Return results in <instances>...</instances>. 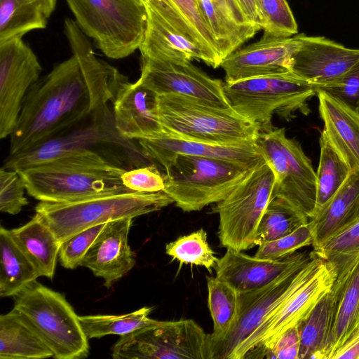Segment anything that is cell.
<instances>
[{"label": "cell", "instance_id": "obj_1", "mask_svg": "<svg viewBox=\"0 0 359 359\" xmlns=\"http://www.w3.org/2000/svg\"><path fill=\"white\" fill-rule=\"evenodd\" d=\"M64 33L72 55L29 89L10 135L9 155L65 133L88 116H109L107 104L127 79L96 57L92 41L74 20L65 19Z\"/></svg>", "mask_w": 359, "mask_h": 359}, {"label": "cell", "instance_id": "obj_2", "mask_svg": "<svg viewBox=\"0 0 359 359\" xmlns=\"http://www.w3.org/2000/svg\"><path fill=\"white\" fill-rule=\"evenodd\" d=\"M125 170L88 149L17 172L29 195L39 201L60 203L134 191L122 182Z\"/></svg>", "mask_w": 359, "mask_h": 359}, {"label": "cell", "instance_id": "obj_3", "mask_svg": "<svg viewBox=\"0 0 359 359\" xmlns=\"http://www.w3.org/2000/svg\"><path fill=\"white\" fill-rule=\"evenodd\" d=\"M163 191L106 194L71 202L40 201L37 213L60 243L89 227L158 211L173 203Z\"/></svg>", "mask_w": 359, "mask_h": 359}, {"label": "cell", "instance_id": "obj_4", "mask_svg": "<svg viewBox=\"0 0 359 359\" xmlns=\"http://www.w3.org/2000/svg\"><path fill=\"white\" fill-rule=\"evenodd\" d=\"M255 167L226 159L175 156L163 168L165 192L184 212L225 198Z\"/></svg>", "mask_w": 359, "mask_h": 359}, {"label": "cell", "instance_id": "obj_5", "mask_svg": "<svg viewBox=\"0 0 359 359\" xmlns=\"http://www.w3.org/2000/svg\"><path fill=\"white\" fill-rule=\"evenodd\" d=\"M164 133L188 140L237 144L256 141L259 127L234 109L175 94L159 95Z\"/></svg>", "mask_w": 359, "mask_h": 359}, {"label": "cell", "instance_id": "obj_6", "mask_svg": "<svg viewBox=\"0 0 359 359\" xmlns=\"http://www.w3.org/2000/svg\"><path fill=\"white\" fill-rule=\"evenodd\" d=\"M79 29L105 56L126 58L139 50L147 14L135 0H66Z\"/></svg>", "mask_w": 359, "mask_h": 359}, {"label": "cell", "instance_id": "obj_7", "mask_svg": "<svg viewBox=\"0 0 359 359\" xmlns=\"http://www.w3.org/2000/svg\"><path fill=\"white\" fill-rule=\"evenodd\" d=\"M13 309L39 334L57 359L88 356L79 316L65 296L36 280L14 297Z\"/></svg>", "mask_w": 359, "mask_h": 359}, {"label": "cell", "instance_id": "obj_8", "mask_svg": "<svg viewBox=\"0 0 359 359\" xmlns=\"http://www.w3.org/2000/svg\"><path fill=\"white\" fill-rule=\"evenodd\" d=\"M224 90L231 107L257 124L260 131L273 128L274 114L287 121L296 111L308 115L307 102L316 95L313 85L292 72L225 82Z\"/></svg>", "mask_w": 359, "mask_h": 359}, {"label": "cell", "instance_id": "obj_9", "mask_svg": "<svg viewBox=\"0 0 359 359\" xmlns=\"http://www.w3.org/2000/svg\"><path fill=\"white\" fill-rule=\"evenodd\" d=\"M275 175L266 160L255 166L223 200L216 203L218 237L226 248H252L260 219L269 203Z\"/></svg>", "mask_w": 359, "mask_h": 359}, {"label": "cell", "instance_id": "obj_10", "mask_svg": "<svg viewBox=\"0 0 359 359\" xmlns=\"http://www.w3.org/2000/svg\"><path fill=\"white\" fill-rule=\"evenodd\" d=\"M114 359H212L210 334L194 320L161 321L120 336Z\"/></svg>", "mask_w": 359, "mask_h": 359}, {"label": "cell", "instance_id": "obj_11", "mask_svg": "<svg viewBox=\"0 0 359 359\" xmlns=\"http://www.w3.org/2000/svg\"><path fill=\"white\" fill-rule=\"evenodd\" d=\"M256 143L275 175L272 197L285 199L309 220L316 201V173L301 144L285 128L260 131Z\"/></svg>", "mask_w": 359, "mask_h": 359}, {"label": "cell", "instance_id": "obj_12", "mask_svg": "<svg viewBox=\"0 0 359 359\" xmlns=\"http://www.w3.org/2000/svg\"><path fill=\"white\" fill-rule=\"evenodd\" d=\"M324 259L314 252L313 257L299 269L261 288L239 293L237 321L223 340L211 345L212 359H231L241 344L293 292L314 275Z\"/></svg>", "mask_w": 359, "mask_h": 359}, {"label": "cell", "instance_id": "obj_13", "mask_svg": "<svg viewBox=\"0 0 359 359\" xmlns=\"http://www.w3.org/2000/svg\"><path fill=\"white\" fill-rule=\"evenodd\" d=\"M337 264L327 259L306 283L293 292L236 349L231 359L264 358L265 351L284 332L309 312L332 287Z\"/></svg>", "mask_w": 359, "mask_h": 359}, {"label": "cell", "instance_id": "obj_14", "mask_svg": "<svg viewBox=\"0 0 359 359\" xmlns=\"http://www.w3.org/2000/svg\"><path fill=\"white\" fill-rule=\"evenodd\" d=\"M42 67L22 38L0 43V138L13 133L24 99L39 79Z\"/></svg>", "mask_w": 359, "mask_h": 359}, {"label": "cell", "instance_id": "obj_15", "mask_svg": "<svg viewBox=\"0 0 359 359\" xmlns=\"http://www.w3.org/2000/svg\"><path fill=\"white\" fill-rule=\"evenodd\" d=\"M140 83L158 95L175 94L233 109L226 97L223 83L213 79L191 61L172 62L141 58Z\"/></svg>", "mask_w": 359, "mask_h": 359}, {"label": "cell", "instance_id": "obj_16", "mask_svg": "<svg viewBox=\"0 0 359 359\" xmlns=\"http://www.w3.org/2000/svg\"><path fill=\"white\" fill-rule=\"evenodd\" d=\"M303 34L279 37L264 32L259 41L222 60L220 67L225 72V82L291 72L292 57L302 44Z\"/></svg>", "mask_w": 359, "mask_h": 359}, {"label": "cell", "instance_id": "obj_17", "mask_svg": "<svg viewBox=\"0 0 359 359\" xmlns=\"http://www.w3.org/2000/svg\"><path fill=\"white\" fill-rule=\"evenodd\" d=\"M314 255L298 252L280 259L250 256L242 251L226 248L215 268L216 276L228 283L239 293L261 288L282 276L295 271Z\"/></svg>", "mask_w": 359, "mask_h": 359}, {"label": "cell", "instance_id": "obj_18", "mask_svg": "<svg viewBox=\"0 0 359 359\" xmlns=\"http://www.w3.org/2000/svg\"><path fill=\"white\" fill-rule=\"evenodd\" d=\"M137 141L141 153L163 168L180 154L226 159L252 168L265 160L256 141L221 144L188 140L164 133Z\"/></svg>", "mask_w": 359, "mask_h": 359}, {"label": "cell", "instance_id": "obj_19", "mask_svg": "<svg viewBox=\"0 0 359 359\" xmlns=\"http://www.w3.org/2000/svg\"><path fill=\"white\" fill-rule=\"evenodd\" d=\"M159 95L137 81L126 79L114 99V128L124 140L149 139L164 133L158 111Z\"/></svg>", "mask_w": 359, "mask_h": 359}, {"label": "cell", "instance_id": "obj_20", "mask_svg": "<svg viewBox=\"0 0 359 359\" xmlns=\"http://www.w3.org/2000/svg\"><path fill=\"white\" fill-rule=\"evenodd\" d=\"M359 63V49H351L323 36H302L294 54L291 72L313 86L332 83Z\"/></svg>", "mask_w": 359, "mask_h": 359}, {"label": "cell", "instance_id": "obj_21", "mask_svg": "<svg viewBox=\"0 0 359 359\" xmlns=\"http://www.w3.org/2000/svg\"><path fill=\"white\" fill-rule=\"evenodd\" d=\"M133 219L126 217L107 222L81 262V266L103 278L107 288L135 265V254L128 243Z\"/></svg>", "mask_w": 359, "mask_h": 359}, {"label": "cell", "instance_id": "obj_22", "mask_svg": "<svg viewBox=\"0 0 359 359\" xmlns=\"http://www.w3.org/2000/svg\"><path fill=\"white\" fill-rule=\"evenodd\" d=\"M111 120L92 118V122L87 126L62 133L27 151L8 155L3 168L17 171L92 149L95 145L103 142H109L112 137L111 131L115 130L107 128L114 125V121H108Z\"/></svg>", "mask_w": 359, "mask_h": 359}, {"label": "cell", "instance_id": "obj_23", "mask_svg": "<svg viewBox=\"0 0 359 359\" xmlns=\"http://www.w3.org/2000/svg\"><path fill=\"white\" fill-rule=\"evenodd\" d=\"M336 299L330 330L319 359H332L359 332V255L337 264Z\"/></svg>", "mask_w": 359, "mask_h": 359}, {"label": "cell", "instance_id": "obj_24", "mask_svg": "<svg viewBox=\"0 0 359 359\" xmlns=\"http://www.w3.org/2000/svg\"><path fill=\"white\" fill-rule=\"evenodd\" d=\"M147 27L140 46L141 58L172 62L202 60L213 68L220 67L222 58L216 52L194 42L146 8Z\"/></svg>", "mask_w": 359, "mask_h": 359}, {"label": "cell", "instance_id": "obj_25", "mask_svg": "<svg viewBox=\"0 0 359 359\" xmlns=\"http://www.w3.org/2000/svg\"><path fill=\"white\" fill-rule=\"evenodd\" d=\"M323 132L352 171H359V113L325 94L317 92Z\"/></svg>", "mask_w": 359, "mask_h": 359}, {"label": "cell", "instance_id": "obj_26", "mask_svg": "<svg viewBox=\"0 0 359 359\" xmlns=\"http://www.w3.org/2000/svg\"><path fill=\"white\" fill-rule=\"evenodd\" d=\"M11 236L32 262L39 276L53 278L60 243L41 217L36 213L25 224L10 229Z\"/></svg>", "mask_w": 359, "mask_h": 359}, {"label": "cell", "instance_id": "obj_27", "mask_svg": "<svg viewBox=\"0 0 359 359\" xmlns=\"http://www.w3.org/2000/svg\"><path fill=\"white\" fill-rule=\"evenodd\" d=\"M57 0H0V43L46 28Z\"/></svg>", "mask_w": 359, "mask_h": 359}, {"label": "cell", "instance_id": "obj_28", "mask_svg": "<svg viewBox=\"0 0 359 359\" xmlns=\"http://www.w3.org/2000/svg\"><path fill=\"white\" fill-rule=\"evenodd\" d=\"M53 353L14 309L0 316V359H43Z\"/></svg>", "mask_w": 359, "mask_h": 359}, {"label": "cell", "instance_id": "obj_29", "mask_svg": "<svg viewBox=\"0 0 359 359\" xmlns=\"http://www.w3.org/2000/svg\"><path fill=\"white\" fill-rule=\"evenodd\" d=\"M359 199V171H353L324 209L309 220L313 251L346 224Z\"/></svg>", "mask_w": 359, "mask_h": 359}, {"label": "cell", "instance_id": "obj_30", "mask_svg": "<svg viewBox=\"0 0 359 359\" xmlns=\"http://www.w3.org/2000/svg\"><path fill=\"white\" fill-rule=\"evenodd\" d=\"M336 299L334 283L298 323L300 336L299 359H319L330 330Z\"/></svg>", "mask_w": 359, "mask_h": 359}, {"label": "cell", "instance_id": "obj_31", "mask_svg": "<svg viewBox=\"0 0 359 359\" xmlns=\"http://www.w3.org/2000/svg\"><path fill=\"white\" fill-rule=\"evenodd\" d=\"M0 296L14 297L39 274L13 241L10 229L0 228Z\"/></svg>", "mask_w": 359, "mask_h": 359}, {"label": "cell", "instance_id": "obj_32", "mask_svg": "<svg viewBox=\"0 0 359 359\" xmlns=\"http://www.w3.org/2000/svg\"><path fill=\"white\" fill-rule=\"evenodd\" d=\"M320 160L316 172V201L311 219L324 209L353 172L323 131L320 137Z\"/></svg>", "mask_w": 359, "mask_h": 359}, {"label": "cell", "instance_id": "obj_33", "mask_svg": "<svg viewBox=\"0 0 359 359\" xmlns=\"http://www.w3.org/2000/svg\"><path fill=\"white\" fill-rule=\"evenodd\" d=\"M208 306L213 321L211 345L223 340L235 325L239 311V292L228 283L207 276Z\"/></svg>", "mask_w": 359, "mask_h": 359}, {"label": "cell", "instance_id": "obj_34", "mask_svg": "<svg viewBox=\"0 0 359 359\" xmlns=\"http://www.w3.org/2000/svg\"><path fill=\"white\" fill-rule=\"evenodd\" d=\"M197 1L222 60L259 31L252 25L236 24L219 11L210 0Z\"/></svg>", "mask_w": 359, "mask_h": 359}, {"label": "cell", "instance_id": "obj_35", "mask_svg": "<svg viewBox=\"0 0 359 359\" xmlns=\"http://www.w3.org/2000/svg\"><path fill=\"white\" fill-rule=\"evenodd\" d=\"M309 222L302 212L285 199L272 197L259 223L255 245L283 237Z\"/></svg>", "mask_w": 359, "mask_h": 359}, {"label": "cell", "instance_id": "obj_36", "mask_svg": "<svg viewBox=\"0 0 359 359\" xmlns=\"http://www.w3.org/2000/svg\"><path fill=\"white\" fill-rule=\"evenodd\" d=\"M151 311V307L144 306L126 314L88 315L79 318L82 328L89 339L109 334L123 336L149 325L155 320L149 317Z\"/></svg>", "mask_w": 359, "mask_h": 359}, {"label": "cell", "instance_id": "obj_37", "mask_svg": "<svg viewBox=\"0 0 359 359\" xmlns=\"http://www.w3.org/2000/svg\"><path fill=\"white\" fill-rule=\"evenodd\" d=\"M165 253L177 260L180 265L192 264L205 267L211 274L217 259L209 245L207 233L200 229L188 235L182 236L165 245Z\"/></svg>", "mask_w": 359, "mask_h": 359}, {"label": "cell", "instance_id": "obj_38", "mask_svg": "<svg viewBox=\"0 0 359 359\" xmlns=\"http://www.w3.org/2000/svg\"><path fill=\"white\" fill-rule=\"evenodd\" d=\"M314 252L336 264L359 255V216L338 229Z\"/></svg>", "mask_w": 359, "mask_h": 359}, {"label": "cell", "instance_id": "obj_39", "mask_svg": "<svg viewBox=\"0 0 359 359\" xmlns=\"http://www.w3.org/2000/svg\"><path fill=\"white\" fill-rule=\"evenodd\" d=\"M264 33L290 37L297 34V24L286 0H257Z\"/></svg>", "mask_w": 359, "mask_h": 359}, {"label": "cell", "instance_id": "obj_40", "mask_svg": "<svg viewBox=\"0 0 359 359\" xmlns=\"http://www.w3.org/2000/svg\"><path fill=\"white\" fill-rule=\"evenodd\" d=\"M312 243V228L309 222L283 237L259 245L255 256L268 259H283Z\"/></svg>", "mask_w": 359, "mask_h": 359}, {"label": "cell", "instance_id": "obj_41", "mask_svg": "<svg viewBox=\"0 0 359 359\" xmlns=\"http://www.w3.org/2000/svg\"><path fill=\"white\" fill-rule=\"evenodd\" d=\"M106 224L89 227L61 243L58 255L61 265L68 269L81 266L84 256Z\"/></svg>", "mask_w": 359, "mask_h": 359}, {"label": "cell", "instance_id": "obj_42", "mask_svg": "<svg viewBox=\"0 0 359 359\" xmlns=\"http://www.w3.org/2000/svg\"><path fill=\"white\" fill-rule=\"evenodd\" d=\"M25 185L14 170H0V210L10 215L18 214L28 204L25 196Z\"/></svg>", "mask_w": 359, "mask_h": 359}, {"label": "cell", "instance_id": "obj_43", "mask_svg": "<svg viewBox=\"0 0 359 359\" xmlns=\"http://www.w3.org/2000/svg\"><path fill=\"white\" fill-rule=\"evenodd\" d=\"M313 87L359 113V63L337 80Z\"/></svg>", "mask_w": 359, "mask_h": 359}, {"label": "cell", "instance_id": "obj_44", "mask_svg": "<svg viewBox=\"0 0 359 359\" xmlns=\"http://www.w3.org/2000/svg\"><path fill=\"white\" fill-rule=\"evenodd\" d=\"M121 178L125 187L134 191L154 193L165 188L164 175L154 165L126 170Z\"/></svg>", "mask_w": 359, "mask_h": 359}, {"label": "cell", "instance_id": "obj_45", "mask_svg": "<svg viewBox=\"0 0 359 359\" xmlns=\"http://www.w3.org/2000/svg\"><path fill=\"white\" fill-rule=\"evenodd\" d=\"M300 336L298 324L282 333L265 351L264 358L299 359Z\"/></svg>", "mask_w": 359, "mask_h": 359}, {"label": "cell", "instance_id": "obj_46", "mask_svg": "<svg viewBox=\"0 0 359 359\" xmlns=\"http://www.w3.org/2000/svg\"><path fill=\"white\" fill-rule=\"evenodd\" d=\"M177 9L217 53V44L202 15L197 0H170Z\"/></svg>", "mask_w": 359, "mask_h": 359}, {"label": "cell", "instance_id": "obj_47", "mask_svg": "<svg viewBox=\"0 0 359 359\" xmlns=\"http://www.w3.org/2000/svg\"><path fill=\"white\" fill-rule=\"evenodd\" d=\"M226 18L241 25H252L248 22L237 0H210Z\"/></svg>", "mask_w": 359, "mask_h": 359}, {"label": "cell", "instance_id": "obj_48", "mask_svg": "<svg viewBox=\"0 0 359 359\" xmlns=\"http://www.w3.org/2000/svg\"><path fill=\"white\" fill-rule=\"evenodd\" d=\"M237 1L248 22L259 30L262 29V18L257 0H237Z\"/></svg>", "mask_w": 359, "mask_h": 359}, {"label": "cell", "instance_id": "obj_49", "mask_svg": "<svg viewBox=\"0 0 359 359\" xmlns=\"http://www.w3.org/2000/svg\"><path fill=\"white\" fill-rule=\"evenodd\" d=\"M332 359H359V332L339 348Z\"/></svg>", "mask_w": 359, "mask_h": 359}, {"label": "cell", "instance_id": "obj_50", "mask_svg": "<svg viewBox=\"0 0 359 359\" xmlns=\"http://www.w3.org/2000/svg\"><path fill=\"white\" fill-rule=\"evenodd\" d=\"M358 216H359V199H358V201L356 205L355 206L354 209L352 211L349 221L353 219L354 218H355Z\"/></svg>", "mask_w": 359, "mask_h": 359}, {"label": "cell", "instance_id": "obj_51", "mask_svg": "<svg viewBox=\"0 0 359 359\" xmlns=\"http://www.w3.org/2000/svg\"><path fill=\"white\" fill-rule=\"evenodd\" d=\"M138 4L144 6H145L151 1V0H135Z\"/></svg>", "mask_w": 359, "mask_h": 359}]
</instances>
